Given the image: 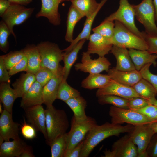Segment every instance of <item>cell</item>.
Here are the masks:
<instances>
[{
  "mask_svg": "<svg viewBox=\"0 0 157 157\" xmlns=\"http://www.w3.org/2000/svg\"><path fill=\"white\" fill-rule=\"evenodd\" d=\"M134 127L130 124L122 126L108 122L95 125L86 136L80 157H88L94 148L105 139L113 136H118L122 133H129Z\"/></svg>",
  "mask_w": 157,
  "mask_h": 157,
  "instance_id": "6da1fadb",
  "label": "cell"
},
{
  "mask_svg": "<svg viewBox=\"0 0 157 157\" xmlns=\"http://www.w3.org/2000/svg\"><path fill=\"white\" fill-rule=\"evenodd\" d=\"M46 140L47 144L59 136L66 133L69 125L67 115L63 110L56 109L53 105L45 109Z\"/></svg>",
  "mask_w": 157,
  "mask_h": 157,
  "instance_id": "7a4b0ae2",
  "label": "cell"
},
{
  "mask_svg": "<svg viewBox=\"0 0 157 157\" xmlns=\"http://www.w3.org/2000/svg\"><path fill=\"white\" fill-rule=\"evenodd\" d=\"M113 36L111 40L113 45L126 49L147 50L145 40L137 35L119 21H115Z\"/></svg>",
  "mask_w": 157,
  "mask_h": 157,
  "instance_id": "3957f363",
  "label": "cell"
},
{
  "mask_svg": "<svg viewBox=\"0 0 157 157\" xmlns=\"http://www.w3.org/2000/svg\"><path fill=\"white\" fill-rule=\"evenodd\" d=\"M136 19L144 26L149 35L157 37L155 10L153 0H142L139 4L132 5Z\"/></svg>",
  "mask_w": 157,
  "mask_h": 157,
  "instance_id": "277c9868",
  "label": "cell"
},
{
  "mask_svg": "<svg viewBox=\"0 0 157 157\" xmlns=\"http://www.w3.org/2000/svg\"><path fill=\"white\" fill-rule=\"evenodd\" d=\"M70 124V130L67 133V146L64 157L83 140L89 131L97 124L94 118L89 116L86 120L81 122L76 121L73 116Z\"/></svg>",
  "mask_w": 157,
  "mask_h": 157,
  "instance_id": "5b68a950",
  "label": "cell"
},
{
  "mask_svg": "<svg viewBox=\"0 0 157 157\" xmlns=\"http://www.w3.org/2000/svg\"><path fill=\"white\" fill-rule=\"evenodd\" d=\"M41 60L40 66L47 67L56 74L63 60V51L57 44L49 41L41 42L37 45Z\"/></svg>",
  "mask_w": 157,
  "mask_h": 157,
  "instance_id": "8992f818",
  "label": "cell"
},
{
  "mask_svg": "<svg viewBox=\"0 0 157 157\" xmlns=\"http://www.w3.org/2000/svg\"><path fill=\"white\" fill-rule=\"evenodd\" d=\"M111 122L116 124L126 123L134 126L155 122L143 114L129 109L111 106L109 111Z\"/></svg>",
  "mask_w": 157,
  "mask_h": 157,
  "instance_id": "52a82bcc",
  "label": "cell"
},
{
  "mask_svg": "<svg viewBox=\"0 0 157 157\" xmlns=\"http://www.w3.org/2000/svg\"><path fill=\"white\" fill-rule=\"evenodd\" d=\"M119 4L117 10L105 19L119 21L131 32L144 39V31H140L135 25L134 11L132 5L128 0H120Z\"/></svg>",
  "mask_w": 157,
  "mask_h": 157,
  "instance_id": "ba28073f",
  "label": "cell"
},
{
  "mask_svg": "<svg viewBox=\"0 0 157 157\" xmlns=\"http://www.w3.org/2000/svg\"><path fill=\"white\" fill-rule=\"evenodd\" d=\"M34 9L33 8H27L23 5L11 4L1 17L2 20L15 39L16 35L13 30L14 26L24 22L31 16Z\"/></svg>",
  "mask_w": 157,
  "mask_h": 157,
  "instance_id": "9c48e42d",
  "label": "cell"
},
{
  "mask_svg": "<svg viewBox=\"0 0 157 157\" xmlns=\"http://www.w3.org/2000/svg\"><path fill=\"white\" fill-rule=\"evenodd\" d=\"M129 134L132 141L137 146L138 157H148L147 149L155 134L149 124L134 126Z\"/></svg>",
  "mask_w": 157,
  "mask_h": 157,
  "instance_id": "30bf717a",
  "label": "cell"
},
{
  "mask_svg": "<svg viewBox=\"0 0 157 157\" xmlns=\"http://www.w3.org/2000/svg\"><path fill=\"white\" fill-rule=\"evenodd\" d=\"M104 157H138L137 147L132 141L129 134L126 135L115 142L111 149L104 152Z\"/></svg>",
  "mask_w": 157,
  "mask_h": 157,
  "instance_id": "8fae6325",
  "label": "cell"
},
{
  "mask_svg": "<svg viewBox=\"0 0 157 157\" xmlns=\"http://www.w3.org/2000/svg\"><path fill=\"white\" fill-rule=\"evenodd\" d=\"M111 65L110 62L105 56H99L97 59H92L90 54L86 51L83 52L81 63H77L74 67L77 71L90 74L100 73L104 71L107 72Z\"/></svg>",
  "mask_w": 157,
  "mask_h": 157,
  "instance_id": "7c38bea8",
  "label": "cell"
},
{
  "mask_svg": "<svg viewBox=\"0 0 157 157\" xmlns=\"http://www.w3.org/2000/svg\"><path fill=\"white\" fill-rule=\"evenodd\" d=\"M107 95L118 96L128 100L140 97L132 87L124 85L112 79L106 85L98 89L96 93L97 97Z\"/></svg>",
  "mask_w": 157,
  "mask_h": 157,
  "instance_id": "4fadbf2b",
  "label": "cell"
},
{
  "mask_svg": "<svg viewBox=\"0 0 157 157\" xmlns=\"http://www.w3.org/2000/svg\"><path fill=\"white\" fill-rule=\"evenodd\" d=\"M28 123L32 126L37 131H39L46 140L47 132L46 126L45 109L41 105H38L24 109Z\"/></svg>",
  "mask_w": 157,
  "mask_h": 157,
  "instance_id": "5bb4252c",
  "label": "cell"
},
{
  "mask_svg": "<svg viewBox=\"0 0 157 157\" xmlns=\"http://www.w3.org/2000/svg\"><path fill=\"white\" fill-rule=\"evenodd\" d=\"M63 77V67L60 64L57 71L43 87V103L47 107L53 105L56 99L60 84Z\"/></svg>",
  "mask_w": 157,
  "mask_h": 157,
  "instance_id": "9a60e30c",
  "label": "cell"
},
{
  "mask_svg": "<svg viewBox=\"0 0 157 157\" xmlns=\"http://www.w3.org/2000/svg\"><path fill=\"white\" fill-rule=\"evenodd\" d=\"M12 114L3 110L0 117V135L5 141H9L20 138L19 135V127L20 124L14 122Z\"/></svg>",
  "mask_w": 157,
  "mask_h": 157,
  "instance_id": "2e32d148",
  "label": "cell"
},
{
  "mask_svg": "<svg viewBox=\"0 0 157 157\" xmlns=\"http://www.w3.org/2000/svg\"><path fill=\"white\" fill-rule=\"evenodd\" d=\"M88 40L86 52L90 54H96L100 57L104 56L111 51L113 45L110 40L96 33L90 35Z\"/></svg>",
  "mask_w": 157,
  "mask_h": 157,
  "instance_id": "e0dca14e",
  "label": "cell"
},
{
  "mask_svg": "<svg viewBox=\"0 0 157 157\" xmlns=\"http://www.w3.org/2000/svg\"><path fill=\"white\" fill-rule=\"evenodd\" d=\"M40 10L36 15V18L44 17L54 26L60 24L61 19L58 11L60 0H41Z\"/></svg>",
  "mask_w": 157,
  "mask_h": 157,
  "instance_id": "ac0fdd59",
  "label": "cell"
},
{
  "mask_svg": "<svg viewBox=\"0 0 157 157\" xmlns=\"http://www.w3.org/2000/svg\"><path fill=\"white\" fill-rule=\"evenodd\" d=\"M107 72L112 79L124 85L131 87L142 78L140 71L136 69L125 71L113 67L109 69Z\"/></svg>",
  "mask_w": 157,
  "mask_h": 157,
  "instance_id": "d6986e66",
  "label": "cell"
},
{
  "mask_svg": "<svg viewBox=\"0 0 157 157\" xmlns=\"http://www.w3.org/2000/svg\"><path fill=\"white\" fill-rule=\"evenodd\" d=\"M43 87L35 81L22 97L21 107L24 109L43 104Z\"/></svg>",
  "mask_w": 157,
  "mask_h": 157,
  "instance_id": "ffe728a7",
  "label": "cell"
},
{
  "mask_svg": "<svg viewBox=\"0 0 157 157\" xmlns=\"http://www.w3.org/2000/svg\"><path fill=\"white\" fill-rule=\"evenodd\" d=\"M110 51L116 60V69L125 71L135 69L127 49L113 45Z\"/></svg>",
  "mask_w": 157,
  "mask_h": 157,
  "instance_id": "44dd1931",
  "label": "cell"
},
{
  "mask_svg": "<svg viewBox=\"0 0 157 157\" xmlns=\"http://www.w3.org/2000/svg\"><path fill=\"white\" fill-rule=\"evenodd\" d=\"M129 53L135 69L140 71L146 65L151 63L154 66L157 64V55L150 53L147 50L129 49Z\"/></svg>",
  "mask_w": 157,
  "mask_h": 157,
  "instance_id": "7402d4cb",
  "label": "cell"
},
{
  "mask_svg": "<svg viewBox=\"0 0 157 157\" xmlns=\"http://www.w3.org/2000/svg\"><path fill=\"white\" fill-rule=\"evenodd\" d=\"M27 145L20 138L5 141L0 145V157H20Z\"/></svg>",
  "mask_w": 157,
  "mask_h": 157,
  "instance_id": "603a6c76",
  "label": "cell"
},
{
  "mask_svg": "<svg viewBox=\"0 0 157 157\" xmlns=\"http://www.w3.org/2000/svg\"><path fill=\"white\" fill-rule=\"evenodd\" d=\"M107 0H102L99 3V6L97 10L91 16L86 18L81 32L75 39H73L69 46L63 50L64 53H67L72 51L80 40L83 39L86 40L89 39L94 19L99 11Z\"/></svg>",
  "mask_w": 157,
  "mask_h": 157,
  "instance_id": "cb8c5ba5",
  "label": "cell"
},
{
  "mask_svg": "<svg viewBox=\"0 0 157 157\" xmlns=\"http://www.w3.org/2000/svg\"><path fill=\"white\" fill-rule=\"evenodd\" d=\"M23 50L27 60L26 72L35 74L41 67L40 58L37 46L28 44Z\"/></svg>",
  "mask_w": 157,
  "mask_h": 157,
  "instance_id": "d4e9b609",
  "label": "cell"
},
{
  "mask_svg": "<svg viewBox=\"0 0 157 157\" xmlns=\"http://www.w3.org/2000/svg\"><path fill=\"white\" fill-rule=\"evenodd\" d=\"M65 103L68 106L74 113V117L78 122L86 120L88 118L85 110L87 106V101L82 97L79 96L69 99Z\"/></svg>",
  "mask_w": 157,
  "mask_h": 157,
  "instance_id": "484cf974",
  "label": "cell"
},
{
  "mask_svg": "<svg viewBox=\"0 0 157 157\" xmlns=\"http://www.w3.org/2000/svg\"><path fill=\"white\" fill-rule=\"evenodd\" d=\"M17 98L15 90L11 87L10 83H0V99L3 104L4 110L12 114L13 103Z\"/></svg>",
  "mask_w": 157,
  "mask_h": 157,
  "instance_id": "4316f807",
  "label": "cell"
},
{
  "mask_svg": "<svg viewBox=\"0 0 157 157\" xmlns=\"http://www.w3.org/2000/svg\"><path fill=\"white\" fill-rule=\"evenodd\" d=\"M112 80L108 74L100 73L90 74L81 82V86L85 89L92 90L102 88Z\"/></svg>",
  "mask_w": 157,
  "mask_h": 157,
  "instance_id": "83f0119b",
  "label": "cell"
},
{
  "mask_svg": "<svg viewBox=\"0 0 157 157\" xmlns=\"http://www.w3.org/2000/svg\"><path fill=\"white\" fill-rule=\"evenodd\" d=\"M86 40L83 39L80 40L72 51L67 53L63 52V79L67 80L71 68L77 60L78 54Z\"/></svg>",
  "mask_w": 157,
  "mask_h": 157,
  "instance_id": "f1b7e54d",
  "label": "cell"
},
{
  "mask_svg": "<svg viewBox=\"0 0 157 157\" xmlns=\"http://www.w3.org/2000/svg\"><path fill=\"white\" fill-rule=\"evenodd\" d=\"M35 81L34 74L27 72L22 74L12 84L18 98H22Z\"/></svg>",
  "mask_w": 157,
  "mask_h": 157,
  "instance_id": "f546056e",
  "label": "cell"
},
{
  "mask_svg": "<svg viewBox=\"0 0 157 157\" xmlns=\"http://www.w3.org/2000/svg\"><path fill=\"white\" fill-rule=\"evenodd\" d=\"M84 17L73 5L69 8L66 22L65 40L71 43L73 40L74 29L77 23Z\"/></svg>",
  "mask_w": 157,
  "mask_h": 157,
  "instance_id": "4dcf8cb0",
  "label": "cell"
},
{
  "mask_svg": "<svg viewBox=\"0 0 157 157\" xmlns=\"http://www.w3.org/2000/svg\"><path fill=\"white\" fill-rule=\"evenodd\" d=\"M70 1L72 5L86 18L94 13L99 5L96 0H72Z\"/></svg>",
  "mask_w": 157,
  "mask_h": 157,
  "instance_id": "1f68e13d",
  "label": "cell"
},
{
  "mask_svg": "<svg viewBox=\"0 0 157 157\" xmlns=\"http://www.w3.org/2000/svg\"><path fill=\"white\" fill-rule=\"evenodd\" d=\"M132 87L141 97L148 101L155 97L157 94L152 85L142 78Z\"/></svg>",
  "mask_w": 157,
  "mask_h": 157,
  "instance_id": "d6a6232c",
  "label": "cell"
},
{
  "mask_svg": "<svg viewBox=\"0 0 157 157\" xmlns=\"http://www.w3.org/2000/svg\"><path fill=\"white\" fill-rule=\"evenodd\" d=\"M67 143V133L57 137L49 144L51 157H64Z\"/></svg>",
  "mask_w": 157,
  "mask_h": 157,
  "instance_id": "836d02e7",
  "label": "cell"
},
{
  "mask_svg": "<svg viewBox=\"0 0 157 157\" xmlns=\"http://www.w3.org/2000/svg\"><path fill=\"white\" fill-rule=\"evenodd\" d=\"M80 96L79 92L69 85L67 80L62 79L58 88L57 99L65 102L69 99Z\"/></svg>",
  "mask_w": 157,
  "mask_h": 157,
  "instance_id": "e575fe53",
  "label": "cell"
},
{
  "mask_svg": "<svg viewBox=\"0 0 157 157\" xmlns=\"http://www.w3.org/2000/svg\"><path fill=\"white\" fill-rule=\"evenodd\" d=\"M98 103L102 105L110 104L117 107L128 109L129 100L115 95H104L98 97Z\"/></svg>",
  "mask_w": 157,
  "mask_h": 157,
  "instance_id": "d590c367",
  "label": "cell"
},
{
  "mask_svg": "<svg viewBox=\"0 0 157 157\" xmlns=\"http://www.w3.org/2000/svg\"><path fill=\"white\" fill-rule=\"evenodd\" d=\"M115 24L113 21L104 19L100 25L92 29L93 33L111 40L114 32Z\"/></svg>",
  "mask_w": 157,
  "mask_h": 157,
  "instance_id": "8d00e7d4",
  "label": "cell"
},
{
  "mask_svg": "<svg viewBox=\"0 0 157 157\" xmlns=\"http://www.w3.org/2000/svg\"><path fill=\"white\" fill-rule=\"evenodd\" d=\"M23 49L19 51H11L2 57L6 68L9 70L20 62L24 56Z\"/></svg>",
  "mask_w": 157,
  "mask_h": 157,
  "instance_id": "74e56055",
  "label": "cell"
},
{
  "mask_svg": "<svg viewBox=\"0 0 157 157\" xmlns=\"http://www.w3.org/2000/svg\"><path fill=\"white\" fill-rule=\"evenodd\" d=\"M11 33L5 23L1 20L0 22V49L4 53L9 49L8 38Z\"/></svg>",
  "mask_w": 157,
  "mask_h": 157,
  "instance_id": "f35d334b",
  "label": "cell"
},
{
  "mask_svg": "<svg viewBox=\"0 0 157 157\" xmlns=\"http://www.w3.org/2000/svg\"><path fill=\"white\" fill-rule=\"evenodd\" d=\"M54 74L49 68L41 66L35 74L36 81L43 87L52 78Z\"/></svg>",
  "mask_w": 157,
  "mask_h": 157,
  "instance_id": "ab89813d",
  "label": "cell"
},
{
  "mask_svg": "<svg viewBox=\"0 0 157 157\" xmlns=\"http://www.w3.org/2000/svg\"><path fill=\"white\" fill-rule=\"evenodd\" d=\"M151 63L145 65L140 71L142 78L147 80L153 86L157 94V75L152 73L149 70Z\"/></svg>",
  "mask_w": 157,
  "mask_h": 157,
  "instance_id": "60d3db41",
  "label": "cell"
},
{
  "mask_svg": "<svg viewBox=\"0 0 157 157\" xmlns=\"http://www.w3.org/2000/svg\"><path fill=\"white\" fill-rule=\"evenodd\" d=\"M134 110L143 114L155 122H157V106L149 104L143 108Z\"/></svg>",
  "mask_w": 157,
  "mask_h": 157,
  "instance_id": "b9f144b4",
  "label": "cell"
},
{
  "mask_svg": "<svg viewBox=\"0 0 157 157\" xmlns=\"http://www.w3.org/2000/svg\"><path fill=\"white\" fill-rule=\"evenodd\" d=\"M24 123L21 126V131L23 136L26 139L31 140L36 137L35 128L29 124L27 123L24 117Z\"/></svg>",
  "mask_w": 157,
  "mask_h": 157,
  "instance_id": "7bdbcfd3",
  "label": "cell"
},
{
  "mask_svg": "<svg viewBox=\"0 0 157 157\" xmlns=\"http://www.w3.org/2000/svg\"><path fill=\"white\" fill-rule=\"evenodd\" d=\"M149 104L147 100L140 97H136L129 100L128 109L135 110L143 108Z\"/></svg>",
  "mask_w": 157,
  "mask_h": 157,
  "instance_id": "ee69618b",
  "label": "cell"
},
{
  "mask_svg": "<svg viewBox=\"0 0 157 157\" xmlns=\"http://www.w3.org/2000/svg\"><path fill=\"white\" fill-rule=\"evenodd\" d=\"M144 39L148 45V51L157 55V37L149 36L144 31Z\"/></svg>",
  "mask_w": 157,
  "mask_h": 157,
  "instance_id": "f6af8a7d",
  "label": "cell"
},
{
  "mask_svg": "<svg viewBox=\"0 0 157 157\" xmlns=\"http://www.w3.org/2000/svg\"><path fill=\"white\" fill-rule=\"evenodd\" d=\"M27 68V60L26 56L24 55L20 62L8 70L9 74L10 76H12L19 72H26Z\"/></svg>",
  "mask_w": 157,
  "mask_h": 157,
  "instance_id": "bcb514c9",
  "label": "cell"
},
{
  "mask_svg": "<svg viewBox=\"0 0 157 157\" xmlns=\"http://www.w3.org/2000/svg\"><path fill=\"white\" fill-rule=\"evenodd\" d=\"M6 68L3 59L0 56V82L10 83V76Z\"/></svg>",
  "mask_w": 157,
  "mask_h": 157,
  "instance_id": "7dc6e473",
  "label": "cell"
},
{
  "mask_svg": "<svg viewBox=\"0 0 157 157\" xmlns=\"http://www.w3.org/2000/svg\"><path fill=\"white\" fill-rule=\"evenodd\" d=\"M151 140L147 149L148 157H157V137Z\"/></svg>",
  "mask_w": 157,
  "mask_h": 157,
  "instance_id": "c3c4849f",
  "label": "cell"
},
{
  "mask_svg": "<svg viewBox=\"0 0 157 157\" xmlns=\"http://www.w3.org/2000/svg\"><path fill=\"white\" fill-rule=\"evenodd\" d=\"M84 140L79 143L65 157H80Z\"/></svg>",
  "mask_w": 157,
  "mask_h": 157,
  "instance_id": "681fc988",
  "label": "cell"
},
{
  "mask_svg": "<svg viewBox=\"0 0 157 157\" xmlns=\"http://www.w3.org/2000/svg\"><path fill=\"white\" fill-rule=\"evenodd\" d=\"M11 4L8 0H0V16L1 17Z\"/></svg>",
  "mask_w": 157,
  "mask_h": 157,
  "instance_id": "f907efd6",
  "label": "cell"
},
{
  "mask_svg": "<svg viewBox=\"0 0 157 157\" xmlns=\"http://www.w3.org/2000/svg\"><path fill=\"white\" fill-rule=\"evenodd\" d=\"M32 147L27 145L20 157H34Z\"/></svg>",
  "mask_w": 157,
  "mask_h": 157,
  "instance_id": "816d5d0a",
  "label": "cell"
},
{
  "mask_svg": "<svg viewBox=\"0 0 157 157\" xmlns=\"http://www.w3.org/2000/svg\"><path fill=\"white\" fill-rule=\"evenodd\" d=\"M11 4L20 5L23 6L27 5L33 1L32 0H8Z\"/></svg>",
  "mask_w": 157,
  "mask_h": 157,
  "instance_id": "f5cc1de1",
  "label": "cell"
},
{
  "mask_svg": "<svg viewBox=\"0 0 157 157\" xmlns=\"http://www.w3.org/2000/svg\"><path fill=\"white\" fill-rule=\"evenodd\" d=\"M150 126L152 128L155 134L157 133V122H155L149 124Z\"/></svg>",
  "mask_w": 157,
  "mask_h": 157,
  "instance_id": "db71d44e",
  "label": "cell"
},
{
  "mask_svg": "<svg viewBox=\"0 0 157 157\" xmlns=\"http://www.w3.org/2000/svg\"><path fill=\"white\" fill-rule=\"evenodd\" d=\"M153 1L155 10L156 21L157 24V0H153Z\"/></svg>",
  "mask_w": 157,
  "mask_h": 157,
  "instance_id": "11a10c76",
  "label": "cell"
},
{
  "mask_svg": "<svg viewBox=\"0 0 157 157\" xmlns=\"http://www.w3.org/2000/svg\"><path fill=\"white\" fill-rule=\"evenodd\" d=\"M149 104H152L157 106V99L155 97L153 98L148 101Z\"/></svg>",
  "mask_w": 157,
  "mask_h": 157,
  "instance_id": "9f6ffc18",
  "label": "cell"
},
{
  "mask_svg": "<svg viewBox=\"0 0 157 157\" xmlns=\"http://www.w3.org/2000/svg\"><path fill=\"white\" fill-rule=\"evenodd\" d=\"M4 140L3 138L0 135V145L4 142Z\"/></svg>",
  "mask_w": 157,
  "mask_h": 157,
  "instance_id": "6f0895ef",
  "label": "cell"
},
{
  "mask_svg": "<svg viewBox=\"0 0 157 157\" xmlns=\"http://www.w3.org/2000/svg\"><path fill=\"white\" fill-rule=\"evenodd\" d=\"M3 110L2 109V106L1 104L0 103V113L1 114L3 112Z\"/></svg>",
  "mask_w": 157,
  "mask_h": 157,
  "instance_id": "680465c9",
  "label": "cell"
},
{
  "mask_svg": "<svg viewBox=\"0 0 157 157\" xmlns=\"http://www.w3.org/2000/svg\"><path fill=\"white\" fill-rule=\"evenodd\" d=\"M71 0H60V2L61 3V2H63L66 1H70Z\"/></svg>",
  "mask_w": 157,
  "mask_h": 157,
  "instance_id": "91938a15",
  "label": "cell"
}]
</instances>
